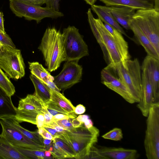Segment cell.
Listing matches in <instances>:
<instances>
[{"instance_id":"obj_1","label":"cell","mask_w":159,"mask_h":159,"mask_svg":"<svg viewBox=\"0 0 159 159\" xmlns=\"http://www.w3.org/2000/svg\"><path fill=\"white\" fill-rule=\"evenodd\" d=\"M38 48L43 54L47 70L50 72L56 70L66 61L64 36L54 27L46 29Z\"/></svg>"},{"instance_id":"obj_2","label":"cell","mask_w":159,"mask_h":159,"mask_svg":"<svg viewBox=\"0 0 159 159\" xmlns=\"http://www.w3.org/2000/svg\"><path fill=\"white\" fill-rule=\"evenodd\" d=\"M83 125L60 133L58 137L73 149L74 158L77 159H86L92 147L97 142L99 135V130L96 127L87 128Z\"/></svg>"},{"instance_id":"obj_3","label":"cell","mask_w":159,"mask_h":159,"mask_svg":"<svg viewBox=\"0 0 159 159\" xmlns=\"http://www.w3.org/2000/svg\"><path fill=\"white\" fill-rule=\"evenodd\" d=\"M108 65L122 79L130 93L135 102L141 100L142 79L138 59L122 60Z\"/></svg>"},{"instance_id":"obj_4","label":"cell","mask_w":159,"mask_h":159,"mask_svg":"<svg viewBox=\"0 0 159 159\" xmlns=\"http://www.w3.org/2000/svg\"><path fill=\"white\" fill-rule=\"evenodd\" d=\"M132 19L159 54V10L154 8L137 10Z\"/></svg>"},{"instance_id":"obj_5","label":"cell","mask_w":159,"mask_h":159,"mask_svg":"<svg viewBox=\"0 0 159 159\" xmlns=\"http://www.w3.org/2000/svg\"><path fill=\"white\" fill-rule=\"evenodd\" d=\"M144 140L148 159H159V102L153 103L147 116Z\"/></svg>"},{"instance_id":"obj_6","label":"cell","mask_w":159,"mask_h":159,"mask_svg":"<svg viewBox=\"0 0 159 159\" xmlns=\"http://www.w3.org/2000/svg\"><path fill=\"white\" fill-rule=\"evenodd\" d=\"M0 67L9 78L20 79L25 75V64L20 50L3 44L0 48Z\"/></svg>"},{"instance_id":"obj_7","label":"cell","mask_w":159,"mask_h":159,"mask_svg":"<svg viewBox=\"0 0 159 159\" xmlns=\"http://www.w3.org/2000/svg\"><path fill=\"white\" fill-rule=\"evenodd\" d=\"M9 1L10 8L16 16L24 17L28 20H34L37 24L45 18L57 19L64 15L61 12L47 7H42L15 0Z\"/></svg>"},{"instance_id":"obj_8","label":"cell","mask_w":159,"mask_h":159,"mask_svg":"<svg viewBox=\"0 0 159 159\" xmlns=\"http://www.w3.org/2000/svg\"><path fill=\"white\" fill-rule=\"evenodd\" d=\"M97 28L92 32L102 51L107 65L123 60L118 47L111 34L99 19L94 18Z\"/></svg>"},{"instance_id":"obj_9","label":"cell","mask_w":159,"mask_h":159,"mask_svg":"<svg viewBox=\"0 0 159 159\" xmlns=\"http://www.w3.org/2000/svg\"><path fill=\"white\" fill-rule=\"evenodd\" d=\"M66 61H79L89 55L88 46L75 26L69 25L63 29Z\"/></svg>"},{"instance_id":"obj_10","label":"cell","mask_w":159,"mask_h":159,"mask_svg":"<svg viewBox=\"0 0 159 159\" xmlns=\"http://www.w3.org/2000/svg\"><path fill=\"white\" fill-rule=\"evenodd\" d=\"M78 61H66L61 72L53 77V82L60 91H64L81 80L83 68Z\"/></svg>"},{"instance_id":"obj_11","label":"cell","mask_w":159,"mask_h":159,"mask_svg":"<svg viewBox=\"0 0 159 159\" xmlns=\"http://www.w3.org/2000/svg\"><path fill=\"white\" fill-rule=\"evenodd\" d=\"M2 131L1 135L15 147L46 151L44 146L32 141L15 128L0 119Z\"/></svg>"},{"instance_id":"obj_12","label":"cell","mask_w":159,"mask_h":159,"mask_svg":"<svg viewBox=\"0 0 159 159\" xmlns=\"http://www.w3.org/2000/svg\"><path fill=\"white\" fill-rule=\"evenodd\" d=\"M101 76L102 83L108 88L119 94L128 102L135 103L123 80L108 65L102 70Z\"/></svg>"},{"instance_id":"obj_13","label":"cell","mask_w":159,"mask_h":159,"mask_svg":"<svg viewBox=\"0 0 159 159\" xmlns=\"http://www.w3.org/2000/svg\"><path fill=\"white\" fill-rule=\"evenodd\" d=\"M142 94L140 101L137 105L143 115L147 117L153 103V93L152 83L147 68L142 65Z\"/></svg>"},{"instance_id":"obj_14","label":"cell","mask_w":159,"mask_h":159,"mask_svg":"<svg viewBox=\"0 0 159 159\" xmlns=\"http://www.w3.org/2000/svg\"><path fill=\"white\" fill-rule=\"evenodd\" d=\"M142 65L147 68L148 72L153 90V103L159 102V60L147 55Z\"/></svg>"},{"instance_id":"obj_15","label":"cell","mask_w":159,"mask_h":159,"mask_svg":"<svg viewBox=\"0 0 159 159\" xmlns=\"http://www.w3.org/2000/svg\"><path fill=\"white\" fill-rule=\"evenodd\" d=\"M97 148L99 153L107 159H136L139 157L135 149L106 147Z\"/></svg>"},{"instance_id":"obj_16","label":"cell","mask_w":159,"mask_h":159,"mask_svg":"<svg viewBox=\"0 0 159 159\" xmlns=\"http://www.w3.org/2000/svg\"><path fill=\"white\" fill-rule=\"evenodd\" d=\"M108 7L111 14L117 22L125 29H130L129 23L132 19L135 10L125 6Z\"/></svg>"},{"instance_id":"obj_17","label":"cell","mask_w":159,"mask_h":159,"mask_svg":"<svg viewBox=\"0 0 159 159\" xmlns=\"http://www.w3.org/2000/svg\"><path fill=\"white\" fill-rule=\"evenodd\" d=\"M28 64L31 74L46 84L52 90L60 92L53 82V77L41 64L38 62H29Z\"/></svg>"},{"instance_id":"obj_18","label":"cell","mask_w":159,"mask_h":159,"mask_svg":"<svg viewBox=\"0 0 159 159\" xmlns=\"http://www.w3.org/2000/svg\"><path fill=\"white\" fill-rule=\"evenodd\" d=\"M107 6H125L138 10L154 8L155 0H99Z\"/></svg>"},{"instance_id":"obj_19","label":"cell","mask_w":159,"mask_h":159,"mask_svg":"<svg viewBox=\"0 0 159 159\" xmlns=\"http://www.w3.org/2000/svg\"><path fill=\"white\" fill-rule=\"evenodd\" d=\"M91 9L96 14L98 18L102 22L108 24L122 34L127 36L123 28L111 14L108 6L94 4L91 6Z\"/></svg>"},{"instance_id":"obj_20","label":"cell","mask_w":159,"mask_h":159,"mask_svg":"<svg viewBox=\"0 0 159 159\" xmlns=\"http://www.w3.org/2000/svg\"><path fill=\"white\" fill-rule=\"evenodd\" d=\"M130 29L131 30L139 43L144 48L148 55L159 60L158 53L152 43L132 19L129 22Z\"/></svg>"},{"instance_id":"obj_21","label":"cell","mask_w":159,"mask_h":159,"mask_svg":"<svg viewBox=\"0 0 159 159\" xmlns=\"http://www.w3.org/2000/svg\"><path fill=\"white\" fill-rule=\"evenodd\" d=\"M44 105L34 94H28L24 98L20 99L16 109L26 111H39L42 113Z\"/></svg>"},{"instance_id":"obj_22","label":"cell","mask_w":159,"mask_h":159,"mask_svg":"<svg viewBox=\"0 0 159 159\" xmlns=\"http://www.w3.org/2000/svg\"><path fill=\"white\" fill-rule=\"evenodd\" d=\"M0 159H28L0 134Z\"/></svg>"},{"instance_id":"obj_23","label":"cell","mask_w":159,"mask_h":159,"mask_svg":"<svg viewBox=\"0 0 159 159\" xmlns=\"http://www.w3.org/2000/svg\"><path fill=\"white\" fill-rule=\"evenodd\" d=\"M16 109L11 97L0 88V119L15 117L16 114Z\"/></svg>"},{"instance_id":"obj_24","label":"cell","mask_w":159,"mask_h":159,"mask_svg":"<svg viewBox=\"0 0 159 159\" xmlns=\"http://www.w3.org/2000/svg\"><path fill=\"white\" fill-rule=\"evenodd\" d=\"M35 89L34 95L45 105L51 99V89L45 83L31 74L30 76Z\"/></svg>"},{"instance_id":"obj_25","label":"cell","mask_w":159,"mask_h":159,"mask_svg":"<svg viewBox=\"0 0 159 159\" xmlns=\"http://www.w3.org/2000/svg\"><path fill=\"white\" fill-rule=\"evenodd\" d=\"M104 24L113 38L118 47L122 59H130L128 44L124 38L122 34L108 24L106 23Z\"/></svg>"},{"instance_id":"obj_26","label":"cell","mask_w":159,"mask_h":159,"mask_svg":"<svg viewBox=\"0 0 159 159\" xmlns=\"http://www.w3.org/2000/svg\"><path fill=\"white\" fill-rule=\"evenodd\" d=\"M7 124L15 128L27 137L35 142L43 146V138L39 134L38 130L31 131L21 126L15 117H9L2 119Z\"/></svg>"},{"instance_id":"obj_27","label":"cell","mask_w":159,"mask_h":159,"mask_svg":"<svg viewBox=\"0 0 159 159\" xmlns=\"http://www.w3.org/2000/svg\"><path fill=\"white\" fill-rule=\"evenodd\" d=\"M51 99L63 109L73 118L77 117L75 113V107L71 102L60 92H57L50 89Z\"/></svg>"},{"instance_id":"obj_28","label":"cell","mask_w":159,"mask_h":159,"mask_svg":"<svg viewBox=\"0 0 159 159\" xmlns=\"http://www.w3.org/2000/svg\"><path fill=\"white\" fill-rule=\"evenodd\" d=\"M0 88L11 97L16 92L15 86L0 67Z\"/></svg>"},{"instance_id":"obj_29","label":"cell","mask_w":159,"mask_h":159,"mask_svg":"<svg viewBox=\"0 0 159 159\" xmlns=\"http://www.w3.org/2000/svg\"><path fill=\"white\" fill-rule=\"evenodd\" d=\"M15 148L21 153L27 157L28 159L48 158L45 155V151H41L18 147H15Z\"/></svg>"},{"instance_id":"obj_30","label":"cell","mask_w":159,"mask_h":159,"mask_svg":"<svg viewBox=\"0 0 159 159\" xmlns=\"http://www.w3.org/2000/svg\"><path fill=\"white\" fill-rule=\"evenodd\" d=\"M53 141L62 149L68 158H74L75 153L74 150L62 139L56 138L53 139Z\"/></svg>"},{"instance_id":"obj_31","label":"cell","mask_w":159,"mask_h":159,"mask_svg":"<svg viewBox=\"0 0 159 159\" xmlns=\"http://www.w3.org/2000/svg\"><path fill=\"white\" fill-rule=\"evenodd\" d=\"M104 139L118 141L123 138L122 130L120 128H115L102 136Z\"/></svg>"},{"instance_id":"obj_32","label":"cell","mask_w":159,"mask_h":159,"mask_svg":"<svg viewBox=\"0 0 159 159\" xmlns=\"http://www.w3.org/2000/svg\"><path fill=\"white\" fill-rule=\"evenodd\" d=\"M44 106L48 112L53 116L59 114L69 116L59 105L51 100Z\"/></svg>"},{"instance_id":"obj_33","label":"cell","mask_w":159,"mask_h":159,"mask_svg":"<svg viewBox=\"0 0 159 159\" xmlns=\"http://www.w3.org/2000/svg\"><path fill=\"white\" fill-rule=\"evenodd\" d=\"M0 42L3 44L13 48H16L9 36L6 32L3 31L0 28Z\"/></svg>"},{"instance_id":"obj_34","label":"cell","mask_w":159,"mask_h":159,"mask_svg":"<svg viewBox=\"0 0 159 159\" xmlns=\"http://www.w3.org/2000/svg\"><path fill=\"white\" fill-rule=\"evenodd\" d=\"M86 159H107L106 157L102 155L99 152L97 148L93 146Z\"/></svg>"},{"instance_id":"obj_35","label":"cell","mask_w":159,"mask_h":159,"mask_svg":"<svg viewBox=\"0 0 159 159\" xmlns=\"http://www.w3.org/2000/svg\"><path fill=\"white\" fill-rule=\"evenodd\" d=\"M70 118L68 119H65L58 120L55 122L59 126L67 130H70L73 128L72 122V119Z\"/></svg>"},{"instance_id":"obj_36","label":"cell","mask_w":159,"mask_h":159,"mask_svg":"<svg viewBox=\"0 0 159 159\" xmlns=\"http://www.w3.org/2000/svg\"><path fill=\"white\" fill-rule=\"evenodd\" d=\"M61 0H45L46 7L59 11V2Z\"/></svg>"},{"instance_id":"obj_37","label":"cell","mask_w":159,"mask_h":159,"mask_svg":"<svg viewBox=\"0 0 159 159\" xmlns=\"http://www.w3.org/2000/svg\"><path fill=\"white\" fill-rule=\"evenodd\" d=\"M42 112L44 118V124H48L53 121V116L48 112L45 106L43 108Z\"/></svg>"},{"instance_id":"obj_38","label":"cell","mask_w":159,"mask_h":159,"mask_svg":"<svg viewBox=\"0 0 159 159\" xmlns=\"http://www.w3.org/2000/svg\"><path fill=\"white\" fill-rule=\"evenodd\" d=\"M38 131L39 134L44 139H53V138L51 134L43 127L38 128Z\"/></svg>"},{"instance_id":"obj_39","label":"cell","mask_w":159,"mask_h":159,"mask_svg":"<svg viewBox=\"0 0 159 159\" xmlns=\"http://www.w3.org/2000/svg\"><path fill=\"white\" fill-rule=\"evenodd\" d=\"M35 5L42 6L45 3V0H13Z\"/></svg>"},{"instance_id":"obj_40","label":"cell","mask_w":159,"mask_h":159,"mask_svg":"<svg viewBox=\"0 0 159 159\" xmlns=\"http://www.w3.org/2000/svg\"><path fill=\"white\" fill-rule=\"evenodd\" d=\"M45 130L49 132L52 136L53 139L58 137L59 133L55 129L44 124L42 127Z\"/></svg>"},{"instance_id":"obj_41","label":"cell","mask_w":159,"mask_h":159,"mask_svg":"<svg viewBox=\"0 0 159 159\" xmlns=\"http://www.w3.org/2000/svg\"><path fill=\"white\" fill-rule=\"evenodd\" d=\"M44 124V118L43 113L38 114L36 118V125L38 128L43 127Z\"/></svg>"},{"instance_id":"obj_42","label":"cell","mask_w":159,"mask_h":159,"mask_svg":"<svg viewBox=\"0 0 159 159\" xmlns=\"http://www.w3.org/2000/svg\"><path fill=\"white\" fill-rule=\"evenodd\" d=\"M47 125L52 128L56 130L59 133H62L64 132L65 130H67L61 126L58 125L55 122L53 121L50 123L47 124H45Z\"/></svg>"},{"instance_id":"obj_43","label":"cell","mask_w":159,"mask_h":159,"mask_svg":"<svg viewBox=\"0 0 159 159\" xmlns=\"http://www.w3.org/2000/svg\"><path fill=\"white\" fill-rule=\"evenodd\" d=\"M70 118H73L71 116H70L62 114H59L53 116V121L55 122L58 120L65 119H68Z\"/></svg>"},{"instance_id":"obj_44","label":"cell","mask_w":159,"mask_h":159,"mask_svg":"<svg viewBox=\"0 0 159 159\" xmlns=\"http://www.w3.org/2000/svg\"><path fill=\"white\" fill-rule=\"evenodd\" d=\"M85 111V107L83 105L80 104L75 107L74 112L76 115H80L84 113Z\"/></svg>"},{"instance_id":"obj_45","label":"cell","mask_w":159,"mask_h":159,"mask_svg":"<svg viewBox=\"0 0 159 159\" xmlns=\"http://www.w3.org/2000/svg\"><path fill=\"white\" fill-rule=\"evenodd\" d=\"M52 141L53 139L43 138V146L46 150H48L49 147L52 144Z\"/></svg>"},{"instance_id":"obj_46","label":"cell","mask_w":159,"mask_h":159,"mask_svg":"<svg viewBox=\"0 0 159 159\" xmlns=\"http://www.w3.org/2000/svg\"><path fill=\"white\" fill-rule=\"evenodd\" d=\"M76 118L82 124H84V122L87 120L89 118V116L88 115H80L79 116Z\"/></svg>"},{"instance_id":"obj_47","label":"cell","mask_w":159,"mask_h":159,"mask_svg":"<svg viewBox=\"0 0 159 159\" xmlns=\"http://www.w3.org/2000/svg\"><path fill=\"white\" fill-rule=\"evenodd\" d=\"M73 127L74 128H76L80 127L84 124L79 121L75 118H73L72 120Z\"/></svg>"},{"instance_id":"obj_48","label":"cell","mask_w":159,"mask_h":159,"mask_svg":"<svg viewBox=\"0 0 159 159\" xmlns=\"http://www.w3.org/2000/svg\"><path fill=\"white\" fill-rule=\"evenodd\" d=\"M3 14L2 12L0 11V28L4 32H5L4 27Z\"/></svg>"},{"instance_id":"obj_49","label":"cell","mask_w":159,"mask_h":159,"mask_svg":"<svg viewBox=\"0 0 159 159\" xmlns=\"http://www.w3.org/2000/svg\"><path fill=\"white\" fill-rule=\"evenodd\" d=\"M84 126L87 128H89L93 126V123L89 118L84 123Z\"/></svg>"},{"instance_id":"obj_50","label":"cell","mask_w":159,"mask_h":159,"mask_svg":"<svg viewBox=\"0 0 159 159\" xmlns=\"http://www.w3.org/2000/svg\"><path fill=\"white\" fill-rule=\"evenodd\" d=\"M86 3L91 6L94 4L97 0H84Z\"/></svg>"},{"instance_id":"obj_51","label":"cell","mask_w":159,"mask_h":159,"mask_svg":"<svg viewBox=\"0 0 159 159\" xmlns=\"http://www.w3.org/2000/svg\"><path fill=\"white\" fill-rule=\"evenodd\" d=\"M154 8L159 10V0H155Z\"/></svg>"},{"instance_id":"obj_52","label":"cell","mask_w":159,"mask_h":159,"mask_svg":"<svg viewBox=\"0 0 159 159\" xmlns=\"http://www.w3.org/2000/svg\"><path fill=\"white\" fill-rule=\"evenodd\" d=\"M45 154L46 157L48 158H53L52 157H50L51 155V152L48 150H46L45 152Z\"/></svg>"},{"instance_id":"obj_53","label":"cell","mask_w":159,"mask_h":159,"mask_svg":"<svg viewBox=\"0 0 159 159\" xmlns=\"http://www.w3.org/2000/svg\"><path fill=\"white\" fill-rule=\"evenodd\" d=\"M3 44L0 42V48Z\"/></svg>"}]
</instances>
